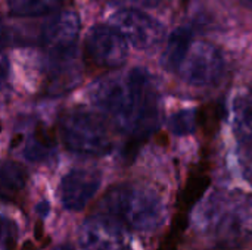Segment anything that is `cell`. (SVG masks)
I'll use <instances>...</instances> for the list:
<instances>
[{
	"label": "cell",
	"mask_w": 252,
	"mask_h": 250,
	"mask_svg": "<svg viewBox=\"0 0 252 250\" xmlns=\"http://www.w3.org/2000/svg\"><path fill=\"white\" fill-rule=\"evenodd\" d=\"M92 100L127 134L123 156L131 162L159 124V94L154 78L146 69L133 68L97 83Z\"/></svg>",
	"instance_id": "6da1fadb"
},
{
	"label": "cell",
	"mask_w": 252,
	"mask_h": 250,
	"mask_svg": "<svg viewBox=\"0 0 252 250\" xmlns=\"http://www.w3.org/2000/svg\"><path fill=\"white\" fill-rule=\"evenodd\" d=\"M100 212L114 218L126 231L152 233L165 218L161 197L145 186L120 184L111 187L100 202Z\"/></svg>",
	"instance_id": "7a4b0ae2"
},
{
	"label": "cell",
	"mask_w": 252,
	"mask_h": 250,
	"mask_svg": "<svg viewBox=\"0 0 252 250\" xmlns=\"http://www.w3.org/2000/svg\"><path fill=\"white\" fill-rule=\"evenodd\" d=\"M59 137L65 147L77 155L99 158L112 150V139L105 122L84 109L61 113Z\"/></svg>",
	"instance_id": "3957f363"
},
{
	"label": "cell",
	"mask_w": 252,
	"mask_h": 250,
	"mask_svg": "<svg viewBox=\"0 0 252 250\" xmlns=\"http://www.w3.org/2000/svg\"><path fill=\"white\" fill-rule=\"evenodd\" d=\"M226 62L221 50L210 41H192L179 69L182 80L193 87L216 85L224 75Z\"/></svg>",
	"instance_id": "277c9868"
},
{
	"label": "cell",
	"mask_w": 252,
	"mask_h": 250,
	"mask_svg": "<svg viewBox=\"0 0 252 250\" xmlns=\"http://www.w3.org/2000/svg\"><path fill=\"white\" fill-rule=\"evenodd\" d=\"M128 55L126 38L112 25L93 27L84 40V59L90 66L115 69Z\"/></svg>",
	"instance_id": "5b68a950"
},
{
	"label": "cell",
	"mask_w": 252,
	"mask_h": 250,
	"mask_svg": "<svg viewBox=\"0 0 252 250\" xmlns=\"http://www.w3.org/2000/svg\"><path fill=\"white\" fill-rule=\"evenodd\" d=\"M112 27L127 43L139 50L158 46L164 38V27L154 16L137 9H121L111 18Z\"/></svg>",
	"instance_id": "8992f818"
},
{
	"label": "cell",
	"mask_w": 252,
	"mask_h": 250,
	"mask_svg": "<svg viewBox=\"0 0 252 250\" xmlns=\"http://www.w3.org/2000/svg\"><path fill=\"white\" fill-rule=\"evenodd\" d=\"M80 34V18L75 12L65 10L53 16L40 31V46L52 59L69 57Z\"/></svg>",
	"instance_id": "52a82bcc"
},
{
	"label": "cell",
	"mask_w": 252,
	"mask_h": 250,
	"mask_svg": "<svg viewBox=\"0 0 252 250\" xmlns=\"http://www.w3.org/2000/svg\"><path fill=\"white\" fill-rule=\"evenodd\" d=\"M102 183L100 172L89 168H74L68 171L59 186L61 202L68 211H83L97 193Z\"/></svg>",
	"instance_id": "ba28073f"
},
{
	"label": "cell",
	"mask_w": 252,
	"mask_h": 250,
	"mask_svg": "<svg viewBox=\"0 0 252 250\" xmlns=\"http://www.w3.org/2000/svg\"><path fill=\"white\" fill-rule=\"evenodd\" d=\"M124 233L114 218L99 211L83 224L80 243L84 250H123Z\"/></svg>",
	"instance_id": "9c48e42d"
},
{
	"label": "cell",
	"mask_w": 252,
	"mask_h": 250,
	"mask_svg": "<svg viewBox=\"0 0 252 250\" xmlns=\"http://www.w3.org/2000/svg\"><path fill=\"white\" fill-rule=\"evenodd\" d=\"M78 78V69L72 65V56L53 59L52 66L47 71L44 93L49 96H61L75 87Z\"/></svg>",
	"instance_id": "30bf717a"
},
{
	"label": "cell",
	"mask_w": 252,
	"mask_h": 250,
	"mask_svg": "<svg viewBox=\"0 0 252 250\" xmlns=\"http://www.w3.org/2000/svg\"><path fill=\"white\" fill-rule=\"evenodd\" d=\"M24 158L30 162L47 161L56 149V137L50 128L43 124H37L22 144Z\"/></svg>",
	"instance_id": "8fae6325"
},
{
	"label": "cell",
	"mask_w": 252,
	"mask_h": 250,
	"mask_svg": "<svg viewBox=\"0 0 252 250\" xmlns=\"http://www.w3.org/2000/svg\"><path fill=\"white\" fill-rule=\"evenodd\" d=\"M193 41V34L189 28L180 27L171 32L161 56V65L168 72H179L188 50Z\"/></svg>",
	"instance_id": "7c38bea8"
},
{
	"label": "cell",
	"mask_w": 252,
	"mask_h": 250,
	"mask_svg": "<svg viewBox=\"0 0 252 250\" xmlns=\"http://www.w3.org/2000/svg\"><path fill=\"white\" fill-rule=\"evenodd\" d=\"M211 178L205 167H196L189 174L177 199V211L189 214L190 209L202 199L207 189L210 187Z\"/></svg>",
	"instance_id": "4fadbf2b"
},
{
	"label": "cell",
	"mask_w": 252,
	"mask_h": 250,
	"mask_svg": "<svg viewBox=\"0 0 252 250\" xmlns=\"http://www.w3.org/2000/svg\"><path fill=\"white\" fill-rule=\"evenodd\" d=\"M28 181L27 169L13 161H0V200L13 202Z\"/></svg>",
	"instance_id": "5bb4252c"
},
{
	"label": "cell",
	"mask_w": 252,
	"mask_h": 250,
	"mask_svg": "<svg viewBox=\"0 0 252 250\" xmlns=\"http://www.w3.org/2000/svg\"><path fill=\"white\" fill-rule=\"evenodd\" d=\"M233 125L239 141L252 158V90L245 91L235 100Z\"/></svg>",
	"instance_id": "9a60e30c"
},
{
	"label": "cell",
	"mask_w": 252,
	"mask_h": 250,
	"mask_svg": "<svg viewBox=\"0 0 252 250\" xmlns=\"http://www.w3.org/2000/svg\"><path fill=\"white\" fill-rule=\"evenodd\" d=\"M40 38L35 37L27 27L0 21V49L3 47H16V46H28L38 44Z\"/></svg>",
	"instance_id": "2e32d148"
},
{
	"label": "cell",
	"mask_w": 252,
	"mask_h": 250,
	"mask_svg": "<svg viewBox=\"0 0 252 250\" xmlns=\"http://www.w3.org/2000/svg\"><path fill=\"white\" fill-rule=\"evenodd\" d=\"M62 0H9V10L16 16H41L56 12Z\"/></svg>",
	"instance_id": "e0dca14e"
},
{
	"label": "cell",
	"mask_w": 252,
	"mask_h": 250,
	"mask_svg": "<svg viewBox=\"0 0 252 250\" xmlns=\"http://www.w3.org/2000/svg\"><path fill=\"white\" fill-rule=\"evenodd\" d=\"M168 128L176 136H190L198 128V109H182L168 119Z\"/></svg>",
	"instance_id": "ac0fdd59"
},
{
	"label": "cell",
	"mask_w": 252,
	"mask_h": 250,
	"mask_svg": "<svg viewBox=\"0 0 252 250\" xmlns=\"http://www.w3.org/2000/svg\"><path fill=\"white\" fill-rule=\"evenodd\" d=\"M188 222H189V214L185 212H176L173 224L170 227V231L167 233V236L162 239L159 248L157 250H177L182 236L188 228Z\"/></svg>",
	"instance_id": "d6986e66"
},
{
	"label": "cell",
	"mask_w": 252,
	"mask_h": 250,
	"mask_svg": "<svg viewBox=\"0 0 252 250\" xmlns=\"http://www.w3.org/2000/svg\"><path fill=\"white\" fill-rule=\"evenodd\" d=\"M16 242V228L15 224L0 217V250H13Z\"/></svg>",
	"instance_id": "ffe728a7"
},
{
	"label": "cell",
	"mask_w": 252,
	"mask_h": 250,
	"mask_svg": "<svg viewBox=\"0 0 252 250\" xmlns=\"http://www.w3.org/2000/svg\"><path fill=\"white\" fill-rule=\"evenodd\" d=\"M9 74H10V66L6 55L0 49V99L4 96L7 85H9Z\"/></svg>",
	"instance_id": "44dd1931"
},
{
	"label": "cell",
	"mask_w": 252,
	"mask_h": 250,
	"mask_svg": "<svg viewBox=\"0 0 252 250\" xmlns=\"http://www.w3.org/2000/svg\"><path fill=\"white\" fill-rule=\"evenodd\" d=\"M53 250H75L71 245H59V246H56Z\"/></svg>",
	"instance_id": "7402d4cb"
},
{
	"label": "cell",
	"mask_w": 252,
	"mask_h": 250,
	"mask_svg": "<svg viewBox=\"0 0 252 250\" xmlns=\"http://www.w3.org/2000/svg\"><path fill=\"white\" fill-rule=\"evenodd\" d=\"M244 3H245V4H247V6H248V7L252 10V0H244Z\"/></svg>",
	"instance_id": "603a6c76"
}]
</instances>
